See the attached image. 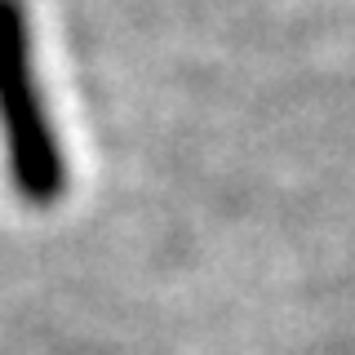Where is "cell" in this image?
Segmentation results:
<instances>
[{
	"label": "cell",
	"mask_w": 355,
	"mask_h": 355,
	"mask_svg": "<svg viewBox=\"0 0 355 355\" xmlns=\"http://www.w3.org/2000/svg\"><path fill=\"white\" fill-rule=\"evenodd\" d=\"M0 133L18 196L31 205H53L67 187V164L31 67L22 0H0Z\"/></svg>",
	"instance_id": "cell-1"
}]
</instances>
